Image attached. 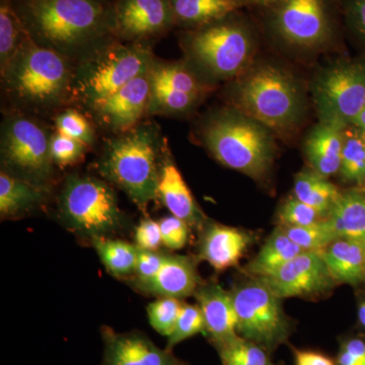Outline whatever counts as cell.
I'll return each mask as SVG.
<instances>
[{"instance_id":"cell-1","label":"cell","mask_w":365,"mask_h":365,"mask_svg":"<svg viewBox=\"0 0 365 365\" xmlns=\"http://www.w3.org/2000/svg\"><path fill=\"white\" fill-rule=\"evenodd\" d=\"M36 44L76 61L113 36L112 0H13Z\"/></svg>"},{"instance_id":"cell-2","label":"cell","mask_w":365,"mask_h":365,"mask_svg":"<svg viewBox=\"0 0 365 365\" xmlns=\"http://www.w3.org/2000/svg\"><path fill=\"white\" fill-rule=\"evenodd\" d=\"M0 74L14 113L46 115L71 105L73 61L36 44L30 36Z\"/></svg>"},{"instance_id":"cell-3","label":"cell","mask_w":365,"mask_h":365,"mask_svg":"<svg viewBox=\"0 0 365 365\" xmlns=\"http://www.w3.org/2000/svg\"><path fill=\"white\" fill-rule=\"evenodd\" d=\"M165 143L157 124L140 122L108 139L98 162V173L139 208H145L158 197Z\"/></svg>"},{"instance_id":"cell-4","label":"cell","mask_w":365,"mask_h":365,"mask_svg":"<svg viewBox=\"0 0 365 365\" xmlns=\"http://www.w3.org/2000/svg\"><path fill=\"white\" fill-rule=\"evenodd\" d=\"M155 60L148 43L108 37L73 61L71 105L88 109L150 71Z\"/></svg>"},{"instance_id":"cell-5","label":"cell","mask_w":365,"mask_h":365,"mask_svg":"<svg viewBox=\"0 0 365 365\" xmlns=\"http://www.w3.org/2000/svg\"><path fill=\"white\" fill-rule=\"evenodd\" d=\"M201 139L217 162L252 179H264L272 167L273 131L234 107L208 117L201 127Z\"/></svg>"},{"instance_id":"cell-6","label":"cell","mask_w":365,"mask_h":365,"mask_svg":"<svg viewBox=\"0 0 365 365\" xmlns=\"http://www.w3.org/2000/svg\"><path fill=\"white\" fill-rule=\"evenodd\" d=\"M234 14L201 28L184 30L180 37L184 61L209 86L237 78L253 58L254 34L248 24Z\"/></svg>"},{"instance_id":"cell-7","label":"cell","mask_w":365,"mask_h":365,"mask_svg":"<svg viewBox=\"0 0 365 365\" xmlns=\"http://www.w3.org/2000/svg\"><path fill=\"white\" fill-rule=\"evenodd\" d=\"M230 98L235 109L279 134L294 130L304 114L299 83L272 64H261L237 76Z\"/></svg>"},{"instance_id":"cell-8","label":"cell","mask_w":365,"mask_h":365,"mask_svg":"<svg viewBox=\"0 0 365 365\" xmlns=\"http://www.w3.org/2000/svg\"><path fill=\"white\" fill-rule=\"evenodd\" d=\"M51 135L31 115H7L0 130V153L4 167L1 170L47 190L54 165L50 155Z\"/></svg>"},{"instance_id":"cell-9","label":"cell","mask_w":365,"mask_h":365,"mask_svg":"<svg viewBox=\"0 0 365 365\" xmlns=\"http://www.w3.org/2000/svg\"><path fill=\"white\" fill-rule=\"evenodd\" d=\"M60 212L69 227L93 237L113 232L121 222L114 190L88 176H69L60 193Z\"/></svg>"},{"instance_id":"cell-10","label":"cell","mask_w":365,"mask_h":365,"mask_svg":"<svg viewBox=\"0 0 365 365\" xmlns=\"http://www.w3.org/2000/svg\"><path fill=\"white\" fill-rule=\"evenodd\" d=\"M232 297L241 337L269 352L287 342L292 332L289 319L283 311L280 297L263 281L257 278L239 285Z\"/></svg>"},{"instance_id":"cell-11","label":"cell","mask_w":365,"mask_h":365,"mask_svg":"<svg viewBox=\"0 0 365 365\" xmlns=\"http://www.w3.org/2000/svg\"><path fill=\"white\" fill-rule=\"evenodd\" d=\"M312 93L322 123L347 127L365 107V63L340 61L317 74Z\"/></svg>"},{"instance_id":"cell-12","label":"cell","mask_w":365,"mask_h":365,"mask_svg":"<svg viewBox=\"0 0 365 365\" xmlns=\"http://www.w3.org/2000/svg\"><path fill=\"white\" fill-rule=\"evenodd\" d=\"M270 26L283 42L304 49L322 47L333 35L326 0H278L271 11Z\"/></svg>"},{"instance_id":"cell-13","label":"cell","mask_w":365,"mask_h":365,"mask_svg":"<svg viewBox=\"0 0 365 365\" xmlns=\"http://www.w3.org/2000/svg\"><path fill=\"white\" fill-rule=\"evenodd\" d=\"M174 26L170 0H112V32L117 39L151 44Z\"/></svg>"},{"instance_id":"cell-14","label":"cell","mask_w":365,"mask_h":365,"mask_svg":"<svg viewBox=\"0 0 365 365\" xmlns=\"http://www.w3.org/2000/svg\"><path fill=\"white\" fill-rule=\"evenodd\" d=\"M150 71L88 107L86 111L90 113L96 124L112 135H116L140 123L141 119L148 115L150 106Z\"/></svg>"},{"instance_id":"cell-15","label":"cell","mask_w":365,"mask_h":365,"mask_svg":"<svg viewBox=\"0 0 365 365\" xmlns=\"http://www.w3.org/2000/svg\"><path fill=\"white\" fill-rule=\"evenodd\" d=\"M260 280L281 299L325 294L336 283L321 255L306 251L287 262L277 272Z\"/></svg>"},{"instance_id":"cell-16","label":"cell","mask_w":365,"mask_h":365,"mask_svg":"<svg viewBox=\"0 0 365 365\" xmlns=\"http://www.w3.org/2000/svg\"><path fill=\"white\" fill-rule=\"evenodd\" d=\"M104 354L101 365H184L172 351L158 347L138 332L117 333L103 327Z\"/></svg>"},{"instance_id":"cell-17","label":"cell","mask_w":365,"mask_h":365,"mask_svg":"<svg viewBox=\"0 0 365 365\" xmlns=\"http://www.w3.org/2000/svg\"><path fill=\"white\" fill-rule=\"evenodd\" d=\"M196 299L205 321L204 334L215 343L216 348L240 337L232 292L230 294L220 284L212 283L196 290Z\"/></svg>"},{"instance_id":"cell-18","label":"cell","mask_w":365,"mask_h":365,"mask_svg":"<svg viewBox=\"0 0 365 365\" xmlns=\"http://www.w3.org/2000/svg\"><path fill=\"white\" fill-rule=\"evenodd\" d=\"M158 197L173 215L181 218L189 227H200L204 222L202 211L173 162L167 143L163 148Z\"/></svg>"},{"instance_id":"cell-19","label":"cell","mask_w":365,"mask_h":365,"mask_svg":"<svg viewBox=\"0 0 365 365\" xmlns=\"http://www.w3.org/2000/svg\"><path fill=\"white\" fill-rule=\"evenodd\" d=\"M251 241V235L239 228L209 225L201 240L200 258L216 270H225L237 265Z\"/></svg>"},{"instance_id":"cell-20","label":"cell","mask_w":365,"mask_h":365,"mask_svg":"<svg viewBox=\"0 0 365 365\" xmlns=\"http://www.w3.org/2000/svg\"><path fill=\"white\" fill-rule=\"evenodd\" d=\"M345 127L322 123L312 129L304 143V153L312 169L323 177L339 172Z\"/></svg>"},{"instance_id":"cell-21","label":"cell","mask_w":365,"mask_h":365,"mask_svg":"<svg viewBox=\"0 0 365 365\" xmlns=\"http://www.w3.org/2000/svg\"><path fill=\"white\" fill-rule=\"evenodd\" d=\"M319 254L336 283L364 281L365 240L337 239Z\"/></svg>"},{"instance_id":"cell-22","label":"cell","mask_w":365,"mask_h":365,"mask_svg":"<svg viewBox=\"0 0 365 365\" xmlns=\"http://www.w3.org/2000/svg\"><path fill=\"white\" fill-rule=\"evenodd\" d=\"M197 287L198 275L193 262L187 257L168 255L155 279L144 289L163 297L182 299L196 292Z\"/></svg>"},{"instance_id":"cell-23","label":"cell","mask_w":365,"mask_h":365,"mask_svg":"<svg viewBox=\"0 0 365 365\" xmlns=\"http://www.w3.org/2000/svg\"><path fill=\"white\" fill-rule=\"evenodd\" d=\"M175 25L193 30L222 20L246 6L242 0H170Z\"/></svg>"},{"instance_id":"cell-24","label":"cell","mask_w":365,"mask_h":365,"mask_svg":"<svg viewBox=\"0 0 365 365\" xmlns=\"http://www.w3.org/2000/svg\"><path fill=\"white\" fill-rule=\"evenodd\" d=\"M325 220L336 239L365 240V192L351 190L341 194Z\"/></svg>"},{"instance_id":"cell-25","label":"cell","mask_w":365,"mask_h":365,"mask_svg":"<svg viewBox=\"0 0 365 365\" xmlns=\"http://www.w3.org/2000/svg\"><path fill=\"white\" fill-rule=\"evenodd\" d=\"M302 252L304 250L288 237L284 228L279 227L268 237L247 270L258 279L268 277Z\"/></svg>"},{"instance_id":"cell-26","label":"cell","mask_w":365,"mask_h":365,"mask_svg":"<svg viewBox=\"0 0 365 365\" xmlns=\"http://www.w3.org/2000/svg\"><path fill=\"white\" fill-rule=\"evenodd\" d=\"M294 192L299 200L318 211L324 220L342 194L335 185L313 169L302 170L295 176Z\"/></svg>"},{"instance_id":"cell-27","label":"cell","mask_w":365,"mask_h":365,"mask_svg":"<svg viewBox=\"0 0 365 365\" xmlns=\"http://www.w3.org/2000/svg\"><path fill=\"white\" fill-rule=\"evenodd\" d=\"M47 190L0 173V215L1 217L20 215L39 205Z\"/></svg>"},{"instance_id":"cell-28","label":"cell","mask_w":365,"mask_h":365,"mask_svg":"<svg viewBox=\"0 0 365 365\" xmlns=\"http://www.w3.org/2000/svg\"><path fill=\"white\" fill-rule=\"evenodd\" d=\"M151 83L175 91L205 97L210 86L192 71L186 62H165L155 58L150 71Z\"/></svg>"},{"instance_id":"cell-29","label":"cell","mask_w":365,"mask_h":365,"mask_svg":"<svg viewBox=\"0 0 365 365\" xmlns=\"http://www.w3.org/2000/svg\"><path fill=\"white\" fill-rule=\"evenodd\" d=\"M28 36L13 0H0V72L11 63Z\"/></svg>"},{"instance_id":"cell-30","label":"cell","mask_w":365,"mask_h":365,"mask_svg":"<svg viewBox=\"0 0 365 365\" xmlns=\"http://www.w3.org/2000/svg\"><path fill=\"white\" fill-rule=\"evenodd\" d=\"M339 173L346 182H354L359 188L365 185V139L364 132L354 125L344 129L342 157Z\"/></svg>"},{"instance_id":"cell-31","label":"cell","mask_w":365,"mask_h":365,"mask_svg":"<svg viewBox=\"0 0 365 365\" xmlns=\"http://www.w3.org/2000/svg\"><path fill=\"white\" fill-rule=\"evenodd\" d=\"M93 245L105 267L113 275L126 276L135 270L138 255L137 247L104 237H93Z\"/></svg>"},{"instance_id":"cell-32","label":"cell","mask_w":365,"mask_h":365,"mask_svg":"<svg viewBox=\"0 0 365 365\" xmlns=\"http://www.w3.org/2000/svg\"><path fill=\"white\" fill-rule=\"evenodd\" d=\"M151 83V81H150ZM203 97L175 91L151 83L148 115H184L191 113L200 104Z\"/></svg>"},{"instance_id":"cell-33","label":"cell","mask_w":365,"mask_h":365,"mask_svg":"<svg viewBox=\"0 0 365 365\" xmlns=\"http://www.w3.org/2000/svg\"><path fill=\"white\" fill-rule=\"evenodd\" d=\"M217 350L222 365H275L265 348L241 336Z\"/></svg>"},{"instance_id":"cell-34","label":"cell","mask_w":365,"mask_h":365,"mask_svg":"<svg viewBox=\"0 0 365 365\" xmlns=\"http://www.w3.org/2000/svg\"><path fill=\"white\" fill-rule=\"evenodd\" d=\"M283 228L288 237L306 252H318L319 253L337 240L326 220L314 225H307V227Z\"/></svg>"},{"instance_id":"cell-35","label":"cell","mask_w":365,"mask_h":365,"mask_svg":"<svg viewBox=\"0 0 365 365\" xmlns=\"http://www.w3.org/2000/svg\"><path fill=\"white\" fill-rule=\"evenodd\" d=\"M57 131L67 137L76 139L86 146L95 143V129L90 120L76 109L61 110L55 117Z\"/></svg>"},{"instance_id":"cell-36","label":"cell","mask_w":365,"mask_h":365,"mask_svg":"<svg viewBox=\"0 0 365 365\" xmlns=\"http://www.w3.org/2000/svg\"><path fill=\"white\" fill-rule=\"evenodd\" d=\"M182 304L178 299L163 297L148 307L151 327L165 337H170L176 328Z\"/></svg>"},{"instance_id":"cell-37","label":"cell","mask_w":365,"mask_h":365,"mask_svg":"<svg viewBox=\"0 0 365 365\" xmlns=\"http://www.w3.org/2000/svg\"><path fill=\"white\" fill-rule=\"evenodd\" d=\"M204 331H205V321H204L200 307L182 304L176 328L174 333L170 336L165 349L172 351L173 348L179 343L193 337L196 334L204 333Z\"/></svg>"},{"instance_id":"cell-38","label":"cell","mask_w":365,"mask_h":365,"mask_svg":"<svg viewBox=\"0 0 365 365\" xmlns=\"http://www.w3.org/2000/svg\"><path fill=\"white\" fill-rule=\"evenodd\" d=\"M323 220L318 211L302 202L295 196L287 199L278 210V220L280 227H307Z\"/></svg>"},{"instance_id":"cell-39","label":"cell","mask_w":365,"mask_h":365,"mask_svg":"<svg viewBox=\"0 0 365 365\" xmlns=\"http://www.w3.org/2000/svg\"><path fill=\"white\" fill-rule=\"evenodd\" d=\"M86 146L76 139L56 131L50 139V155L55 165H71L78 163L85 155Z\"/></svg>"},{"instance_id":"cell-40","label":"cell","mask_w":365,"mask_h":365,"mask_svg":"<svg viewBox=\"0 0 365 365\" xmlns=\"http://www.w3.org/2000/svg\"><path fill=\"white\" fill-rule=\"evenodd\" d=\"M163 245L170 250H179L188 242V223L175 215L163 217L160 222Z\"/></svg>"},{"instance_id":"cell-41","label":"cell","mask_w":365,"mask_h":365,"mask_svg":"<svg viewBox=\"0 0 365 365\" xmlns=\"http://www.w3.org/2000/svg\"><path fill=\"white\" fill-rule=\"evenodd\" d=\"M165 255L158 254L155 251L138 249L136 267L134 272L137 279L143 288L148 287L162 268Z\"/></svg>"},{"instance_id":"cell-42","label":"cell","mask_w":365,"mask_h":365,"mask_svg":"<svg viewBox=\"0 0 365 365\" xmlns=\"http://www.w3.org/2000/svg\"><path fill=\"white\" fill-rule=\"evenodd\" d=\"M345 19L348 28L365 51V0H349Z\"/></svg>"},{"instance_id":"cell-43","label":"cell","mask_w":365,"mask_h":365,"mask_svg":"<svg viewBox=\"0 0 365 365\" xmlns=\"http://www.w3.org/2000/svg\"><path fill=\"white\" fill-rule=\"evenodd\" d=\"M135 241L138 249L157 251L163 244L160 223L151 220L141 222L136 228Z\"/></svg>"},{"instance_id":"cell-44","label":"cell","mask_w":365,"mask_h":365,"mask_svg":"<svg viewBox=\"0 0 365 365\" xmlns=\"http://www.w3.org/2000/svg\"><path fill=\"white\" fill-rule=\"evenodd\" d=\"M295 365H336L323 353L309 350H294Z\"/></svg>"},{"instance_id":"cell-45","label":"cell","mask_w":365,"mask_h":365,"mask_svg":"<svg viewBox=\"0 0 365 365\" xmlns=\"http://www.w3.org/2000/svg\"><path fill=\"white\" fill-rule=\"evenodd\" d=\"M337 364L338 365H364L342 346H341L339 354H338Z\"/></svg>"},{"instance_id":"cell-46","label":"cell","mask_w":365,"mask_h":365,"mask_svg":"<svg viewBox=\"0 0 365 365\" xmlns=\"http://www.w3.org/2000/svg\"><path fill=\"white\" fill-rule=\"evenodd\" d=\"M354 126H356L357 128H359L360 130L364 132L365 134V107L364 110H362L361 113H360L359 116L356 118L354 123H353Z\"/></svg>"},{"instance_id":"cell-47","label":"cell","mask_w":365,"mask_h":365,"mask_svg":"<svg viewBox=\"0 0 365 365\" xmlns=\"http://www.w3.org/2000/svg\"><path fill=\"white\" fill-rule=\"evenodd\" d=\"M245 4H274L278 0H242Z\"/></svg>"},{"instance_id":"cell-48","label":"cell","mask_w":365,"mask_h":365,"mask_svg":"<svg viewBox=\"0 0 365 365\" xmlns=\"http://www.w3.org/2000/svg\"><path fill=\"white\" fill-rule=\"evenodd\" d=\"M359 319L360 324L365 328V302L360 304L359 309Z\"/></svg>"},{"instance_id":"cell-49","label":"cell","mask_w":365,"mask_h":365,"mask_svg":"<svg viewBox=\"0 0 365 365\" xmlns=\"http://www.w3.org/2000/svg\"><path fill=\"white\" fill-rule=\"evenodd\" d=\"M364 139H365V134H364ZM360 190H361V191L365 192V185H364V188H361V189H360Z\"/></svg>"},{"instance_id":"cell-50","label":"cell","mask_w":365,"mask_h":365,"mask_svg":"<svg viewBox=\"0 0 365 365\" xmlns=\"http://www.w3.org/2000/svg\"><path fill=\"white\" fill-rule=\"evenodd\" d=\"M364 281H365V256H364Z\"/></svg>"}]
</instances>
